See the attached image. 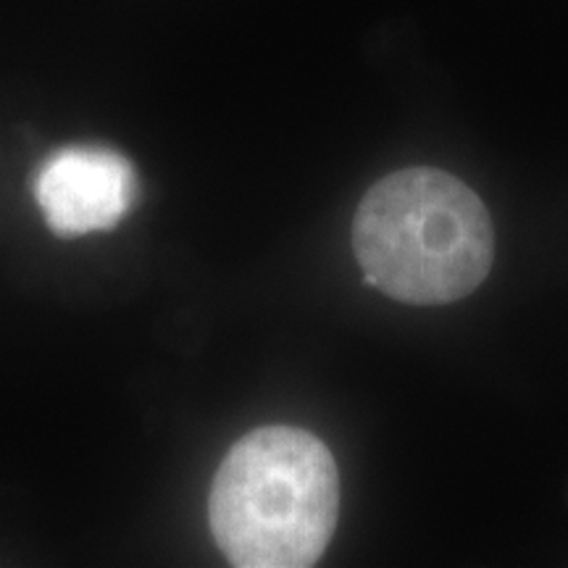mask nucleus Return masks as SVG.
<instances>
[{
	"label": "nucleus",
	"mask_w": 568,
	"mask_h": 568,
	"mask_svg": "<svg viewBox=\"0 0 568 568\" xmlns=\"http://www.w3.org/2000/svg\"><path fill=\"white\" fill-rule=\"evenodd\" d=\"M34 195L55 234L80 237L122 222L134 201V172L105 148H67L42 163Z\"/></svg>",
	"instance_id": "3"
},
{
	"label": "nucleus",
	"mask_w": 568,
	"mask_h": 568,
	"mask_svg": "<svg viewBox=\"0 0 568 568\" xmlns=\"http://www.w3.org/2000/svg\"><path fill=\"white\" fill-rule=\"evenodd\" d=\"M353 251L368 287L410 305L471 295L495 258V230L481 197L429 166L387 174L364 195Z\"/></svg>",
	"instance_id": "1"
},
{
	"label": "nucleus",
	"mask_w": 568,
	"mask_h": 568,
	"mask_svg": "<svg viewBox=\"0 0 568 568\" xmlns=\"http://www.w3.org/2000/svg\"><path fill=\"white\" fill-rule=\"evenodd\" d=\"M337 510L329 447L293 426H264L237 439L209 500L219 550L240 568L314 566L335 535Z\"/></svg>",
	"instance_id": "2"
}]
</instances>
